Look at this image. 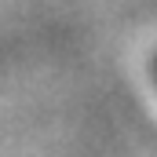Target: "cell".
<instances>
[{
    "mask_svg": "<svg viewBox=\"0 0 157 157\" xmlns=\"http://www.w3.org/2000/svg\"><path fill=\"white\" fill-rule=\"evenodd\" d=\"M150 70H154V80H157V55H154V62H150Z\"/></svg>",
    "mask_w": 157,
    "mask_h": 157,
    "instance_id": "6da1fadb",
    "label": "cell"
}]
</instances>
